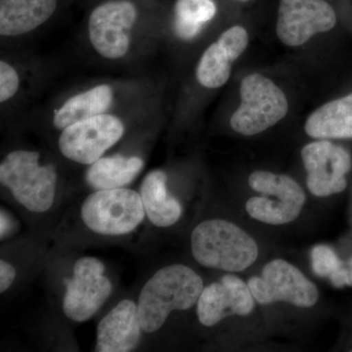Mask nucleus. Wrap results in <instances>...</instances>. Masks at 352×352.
<instances>
[{
    "label": "nucleus",
    "instance_id": "nucleus-24",
    "mask_svg": "<svg viewBox=\"0 0 352 352\" xmlns=\"http://www.w3.org/2000/svg\"><path fill=\"white\" fill-rule=\"evenodd\" d=\"M19 85L20 78L16 69L6 62H0V101L3 103L12 98Z\"/></svg>",
    "mask_w": 352,
    "mask_h": 352
},
{
    "label": "nucleus",
    "instance_id": "nucleus-8",
    "mask_svg": "<svg viewBox=\"0 0 352 352\" xmlns=\"http://www.w3.org/2000/svg\"><path fill=\"white\" fill-rule=\"evenodd\" d=\"M124 133V126L119 118L101 113L64 129L58 143L60 151L67 159L78 164H92Z\"/></svg>",
    "mask_w": 352,
    "mask_h": 352
},
{
    "label": "nucleus",
    "instance_id": "nucleus-27",
    "mask_svg": "<svg viewBox=\"0 0 352 352\" xmlns=\"http://www.w3.org/2000/svg\"><path fill=\"white\" fill-rule=\"evenodd\" d=\"M16 277V271L11 264L6 261H0V292L4 293Z\"/></svg>",
    "mask_w": 352,
    "mask_h": 352
},
{
    "label": "nucleus",
    "instance_id": "nucleus-26",
    "mask_svg": "<svg viewBox=\"0 0 352 352\" xmlns=\"http://www.w3.org/2000/svg\"><path fill=\"white\" fill-rule=\"evenodd\" d=\"M201 27H203L201 24L190 22V21L184 20L175 16V32L177 36L182 38L192 39L195 38L197 34L201 32Z\"/></svg>",
    "mask_w": 352,
    "mask_h": 352
},
{
    "label": "nucleus",
    "instance_id": "nucleus-7",
    "mask_svg": "<svg viewBox=\"0 0 352 352\" xmlns=\"http://www.w3.org/2000/svg\"><path fill=\"white\" fill-rule=\"evenodd\" d=\"M248 286L261 305L285 302L298 307H311L319 298L316 286L296 266L283 259H274L266 264L261 274L252 277Z\"/></svg>",
    "mask_w": 352,
    "mask_h": 352
},
{
    "label": "nucleus",
    "instance_id": "nucleus-10",
    "mask_svg": "<svg viewBox=\"0 0 352 352\" xmlns=\"http://www.w3.org/2000/svg\"><path fill=\"white\" fill-rule=\"evenodd\" d=\"M138 19L135 6L127 0H112L94 9L88 21L90 43L107 59H120L131 45V31Z\"/></svg>",
    "mask_w": 352,
    "mask_h": 352
},
{
    "label": "nucleus",
    "instance_id": "nucleus-4",
    "mask_svg": "<svg viewBox=\"0 0 352 352\" xmlns=\"http://www.w3.org/2000/svg\"><path fill=\"white\" fill-rule=\"evenodd\" d=\"M241 105L231 118L233 131L256 135L280 122L288 112V101L281 88L270 78L252 74L241 83Z\"/></svg>",
    "mask_w": 352,
    "mask_h": 352
},
{
    "label": "nucleus",
    "instance_id": "nucleus-9",
    "mask_svg": "<svg viewBox=\"0 0 352 352\" xmlns=\"http://www.w3.org/2000/svg\"><path fill=\"white\" fill-rule=\"evenodd\" d=\"M104 272L105 266L99 259L82 258L76 261L73 277L64 280L63 309L69 319L80 323L87 321L108 300L112 284Z\"/></svg>",
    "mask_w": 352,
    "mask_h": 352
},
{
    "label": "nucleus",
    "instance_id": "nucleus-15",
    "mask_svg": "<svg viewBox=\"0 0 352 352\" xmlns=\"http://www.w3.org/2000/svg\"><path fill=\"white\" fill-rule=\"evenodd\" d=\"M57 0H0V34L17 36L44 24L56 10Z\"/></svg>",
    "mask_w": 352,
    "mask_h": 352
},
{
    "label": "nucleus",
    "instance_id": "nucleus-21",
    "mask_svg": "<svg viewBox=\"0 0 352 352\" xmlns=\"http://www.w3.org/2000/svg\"><path fill=\"white\" fill-rule=\"evenodd\" d=\"M217 6L212 0H178L175 6L176 17L205 24L214 17Z\"/></svg>",
    "mask_w": 352,
    "mask_h": 352
},
{
    "label": "nucleus",
    "instance_id": "nucleus-17",
    "mask_svg": "<svg viewBox=\"0 0 352 352\" xmlns=\"http://www.w3.org/2000/svg\"><path fill=\"white\" fill-rule=\"evenodd\" d=\"M305 129L312 138H352V94L317 109L308 118Z\"/></svg>",
    "mask_w": 352,
    "mask_h": 352
},
{
    "label": "nucleus",
    "instance_id": "nucleus-1",
    "mask_svg": "<svg viewBox=\"0 0 352 352\" xmlns=\"http://www.w3.org/2000/svg\"><path fill=\"white\" fill-rule=\"evenodd\" d=\"M203 289L201 278L182 264L157 271L139 296V320L143 332H157L173 310L190 309L198 302Z\"/></svg>",
    "mask_w": 352,
    "mask_h": 352
},
{
    "label": "nucleus",
    "instance_id": "nucleus-5",
    "mask_svg": "<svg viewBox=\"0 0 352 352\" xmlns=\"http://www.w3.org/2000/svg\"><path fill=\"white\" fill-rule=\"evenodd\" d=\"M140 194L133 190H98L82 207V219L95 233L119 236L132 232L145 217Z\"/></svg>",
    "mask_w": 352,
    "mask_h": 352
},
{
    "label": "nucleus",
    "instance_id": "nucleus-6",
    "mask_svg": "<svg viewBox=\"0 0 352 352\" xmlns=\"http://www.w3.org/2000/svg\"><path fill=\"white\" fill-rule=\"evenodd\" d=\"M249 185L263 197H252L245 205L252 219L280 226L294 221L302 212L305 194L302 187L287 175L270 171H254Z\"/></svg>",
    "mask_w": 352,
    "mask_h": 352
},
{
    "label": "nucleus",
    "instance_id": "nucleus-28",
    "mask_svg": "<svg viewBox=\"0 0 352 352\" xmlns=\"http://www.w3.org/2000/svg\"><path fill=\"white\" fill-rule=\"evenodd\" d=\"M0 234H1V238L6 235L7 231H8L9 220L7 215L4 214L3 210H1V217H0Z\"/></svg>",
    "mask_w": 352,
    "mask_h": 352
},
{
    "label": "nucleus",
    "instance_id": "nucleus-16",
    "mask_svg": "<svg viewBox=\"0 0 352 352\" xmlns=\"http://www.w3.org/2000/svg\"><path fill=\"white\" fill-rule=\"evenodd\" d=\"M166 176L163 170L148 173L140 187V196L145 214L154 226L168 227L178 221L182 208L175 197L166 189Z\"/></svg>",
    "mask_w": 352,
    "mask_h": 352
},
{
    "label": "nucleus",
    "instance_id": "nucleus-3",
    "mask_svg": "<svg viewBox=\"0 0 352 352\" xmlns=\"http://www.w3.org/2000/svg\"><path fill=\"white\" fill-rule=\"evenodd\" d=\"M38 152H11L0 164V182L18 203L32 212H46L52 207L57 175L51 164L39 166Z\"/></svg>",
    "mask_w": 352,
    "mask_h": 352
},
{
    "label": "nucleus",
    "instance_id": "nucleus-2",
    "mask_svg": "<svg viewBox=\"0 0 352 352\" xmlns=\"http://www.w3.org/2000/svg\"><path fill=\"white\" fill-rule=\"evenodd\" d=\"M191 249L201 265L227 272L247 270L258 256L256 241L239 226L222 219L206 220L197 226Z\"/></svg>",
    "mask_w": 352,
    "mask_h": 352
},
{
    "label": "nucleus",
    "instance_id": "nucleus-18",
    "mask_svg": "<svg viewBox=\"0 0 352 352\" xmlns=\"http://www.w3.org/2000/svg\"><path fill=\"white\" fill-rule=\"evenodd\" d=\"M143 166L142 160L138 157H100L88 168L87 180L96 191L122 188L135 179Z\"/></svg>",
    "mask_w": 352,
    "mask_h": 352
},
{
    "label": "nucleus",
    "instance_id": "nucleus-19",
    "mask_svg": "<svg viewBox=\"0 0 352 352\" xmlns=\"http://www.w3.org/2000/svg\"><path fill=\"white\" fill-rule=\"evenodd\" d=\"M113 103V90L109 85H102L69 98L54 113L53 124L59 129L105 113Z\"/></svg>",
    "mask_w": 352,
    "mask_h": 352
},
{
    "label": "nucleus",
    "instance_id": "nucleus-22",
    "mask_svg": "<svg viewBox=\"0 0 352 352\" xmlns=\"http://www.w3.org/2000/svg\"><path fill=\"white\" fill-rule=\"evenodd\" d=\"M311 261L315 274L323 278L330 277L342 263L332 248L324 245H315L312 249Z\"/></svg>",
    "mask_w": 352,
    "mask_h": 352
},
{
    "label": "nucleus",
    "instance_id": "nucleus-20",
    "mask_svg": "<svg viewBox=\"0 0 352 352\" xmlns=\"http://www.w3.org/2000/svg\"><path fill=\"white\" fill-rule=\"evenodd\" d=\"M232 63L226 51L217 41L201 56L197 68V78L205 87H222L229 80Z\"/></svg>",
    "mask_w": 352,
    "mask_h": 352
},
{
    "label": "nucleus",
    "instance_id": "nucleus-13",
    "mask_svg": "<svg viewBox=\"0 0 352 352\" xmlns=\"http://www.w3.org/2000/svg\"><path fill=\"white\" fill-rule=\"evenodd\" d=\"M254 298L248 284L234 275L227 274L217 283L204 288L197 314L201 325L212 327L231 315H248L254 307Z\"/></svg>",
    "mask_w": 352,
    "mask_h": 352
},
{
    "label": "nucleus",
    "instance_id": "nucleus-23",
    "mask_svg": "<svg viewBox=\"0 0 352 352\" xmlns=\"http://www.w3.org/2000/svg\"><path fill=\"white\" fill-rule=\"evenodd\" d=\"M217 43L226 51L232 61L241 56L249 43V36L244 28L240 25L230 28L219 36Z\"/></svg>",
    "mask_w": 352,
    "mask_h": 352
},
{
    "label": "nucleus",
    "instance_id": "nucleus-12",
    "mask_svg": "<svg viewBox=\"0 0 352 352\" xmlns=\"http://www.w3.org/2000/svg\"><path fill=\"white\" fill-rule=\"evenodd\" d=\"M302 157L307 171V187L314 195L328 197L346 188L351 157L342 146L321 139L305 146Z\"/></svg>",
    "mask_w": 352,
    "mask_h": 352
},
{
    "label": "nucleus",
    "instance_id": "nucleus-29",
    "mask_svg": "<svg viewBox=\"0 0 352 352\" xmlns=\"http://www.w3.org/2000/svg\"><path fill=\"white\" fill-rule=\"evenodd\" d=\"M239 1H248V0H239Z\"/></svg>",
    "mask_w": 352,
    "mask_h": 352
},
{
    "label": "nucleus",
    "instance_id": "nucleus-14",
    "mask_svg": "<svg viewBox=\"0 0 352 352\" xmlns=\"http://www.w3.org/2000/svg\"><path fill=\"white\" fill-rule=\"evenodd\" d=\"M142 331L138 305L122 300L98 324L95 351H131L138 346Z\"/></svg>",
    "mask_w": 352,
    "mask_h": 352
},
{
    "label": "nucleus",
    "instance_id": "nucleus-11",
    "mask_svg": "<svg viewBox=\"0 0 352 352\" xmlns=\"http://www.w3.org/2000/svg\"><path fill=\"white\" fill-rule=\"evenodd\" d=\"M336 23L335 10L326 0H280L277 36L286 45H302Z\"/></svg>",
    "mask_w": 352,
    "mask_h": 352
},
{
    "label": "nucleus",
    "instance_id": "nucleus-25",
    "mask_svg": "<svg viewBox=\"0 0 352 352\" xmlns=\"http://www.w3.org/2000/svg\"><path fill=\"white\" fill-rule=\"evenodd\" d=\"M329 279L336 288L352 287V258L346 263L342 261L339 270L333 272Z\"/></svg>",
    "mask_w": 352,
    "mask_h": 352
}]
</instances>
